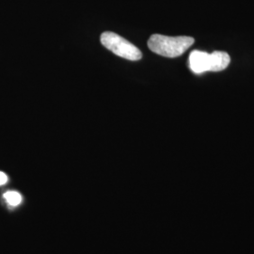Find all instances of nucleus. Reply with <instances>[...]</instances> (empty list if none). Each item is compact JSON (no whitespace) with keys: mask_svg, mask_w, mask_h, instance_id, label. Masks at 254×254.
I'll return each instance as SVG.
<instances>
[{"mask_svg":"<svg viewBox=\"0 0 254 254\" xmlns=\"http://www.w3.org/2000/svg\"><path fill=\"white\" fill-rule=\"evenodd\" d=\"M195 40L192 37H169L154 34L148 41L149 48L155 53L166 58H176L184 54Z\"/></svg>","mask_w":254,"mask_h":254,"instance_id":"nucleus-1","label":"nucleus"},{"mask_svg":"<svg viewBox=\"0 0 254 254\" xmlns=\"http://www.w3.org/2000/svg\"><path fill=\"white\" fill-rule=\"evenodd\" d=\"M101 43L109 51L128 61H139L142 58L136 46L114 32H104L101 35Z\"/></svg>","mask_w":254,"mask_h":254,"instance_id":"nucleus-2","label":"nucleus"},{"mask_svg":"<svg viewBox=\"0 0 254 254\" xmlns=\"http://www.w3.org/2000/svg\"><path fill=\"white\" fill-rule=\"evenodd\" d=\"M190 67L195 73L209 72L210 69V54L199 50H195L190 56Z\"/></svg>","mask_w":254,"mask_h":254,"instance_id":"nucleus-3","label":"nucleus"},{"mask_svg":"<svg viewBox=\"0 0 254 254\" xmlns=\"http://www.w3.org/2000/svg\"><path fill=\"white\" fill-rule=\"evenodd\" d=\"M231 59L226 52L215 51L210 54V72H220L226 69L230 64Z\"/></svg>","mask_w":254,"mask_h":254,"instance_id":"nucleus-4","label":"nucleus"},{"mask_svg":"<svg viewBox=\"0 0 254 254\" xmlns=\"http://www.w3.org/2000/svg\"><path fill=\"white\" fill-rule=\"evenodd\" d=\"M4 198L5 200L8 201V203H9L10 205L12 206H16L21 203L22 201V196L21 194L16 192V191H8L5 193L4 195Z\"/></svg>","mask_w":254,"mask_h":254,"instance_id":"nucleus-5","label":"nucleus"},{"mask_svg":"<svg viewBox=\"0 0 254 254\" xmlns=\"http://www.w3.org/2000/svg\"><path fill=\"white\" fill-rule=\"evenodd\" d=\"M7 181H8V177H7V175H6L5 173L0 172V186L5 185V184L7 183Z\"/></svg>","mask_w":254,"mask_h":254,"instance_id":"nucleus-6","label":"nucleus"}]
</instances>
